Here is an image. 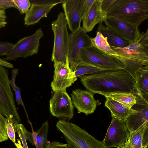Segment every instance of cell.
<instances>
[{"label": "cell", "mask_w": 148, "mask_h": 148, "mask_svg": "<svg viewBox=\"0 0 148 148\" xmlns=\"http://www.w3.org/2000/svg\"><path fill=\"white\" fill-rule=\"evenodd\" d=\"M80 78L87 90L105 97L114 93L131 92L136 84L132 76L123 69L101 71Z\"/></svg>", "instance_id": "6da1fadb"}, {"label": "cell", "mask_w": 148, "mask_h": 148, "mask_svg": "<svg viewBox=\"0 0 148 148\" xmlns=\"http://www.w3.org/2000/svg\"><path fill=\"white\" fill-rule=\"evenodd\" d=\"M111 47L117 54L115 57L124 64L123 69L136 81V72L148 66V29L141 33L136 41L125 47Z\"/></svg>", "instance_id": "7a4b0ae2"}, {"label": "cell", "mask_w": 148, "mask_h": 148, "mask_svg": "<svg viewBox=\"0 0 148 148\" xmlns=\"http://www.w3.org/2000/svg\"><path fill=\"white\" fill-rule=\"evenodd\" d=\"M107 12V15L138 27L148 18V0H116Z\"/></svg>", "instance_id": "3957f363"}, {"label": "cell", "mask_w": 148, "mask_h": 148, "mask_svg": "<svg viewBox=\"0 0 148 148\" xmlns=\"http://www.w3.org/2000/svg\"><path fill=\"white\" fill-rule=\"evenodd\" d=\"M56 126L57 130L62 133L67 144L73 148H108L103 141L98 140L68 121L60 120Z\"/></svg>", "instance_id": "277c9868"}, {"label": "cell", "mask_w": 148, "mask_h": 148, "mask_svg": "<svg viewBox=\"0 0 148 148\" xmlns=\"http://www.w3.org/2000/svg\"><path fill=\"white\" fill-rule=\"evenodd\" d=\"M54 41L51 60L54 63H60L69 66L68 56L69 35L64 13L60 12L57 19L51 24Z\"/></svg>", "instance_id": "5b68a950"}, {"label": "cell", "mask_w": 148, "mask_h": 148, "mask_svg": "<svg viewBox=\"0 0 148 148\" xmlns=\"http://www.w3.org/2000/svg\"><path fill=\"white\" fill-rule=\"evenodd\" d=\"M0 65V112L13 124L21 122L10 83L8 70Z\"/></svg>", "instance_id": "8992f818"}, {"label": "cell", "mask_w": 148, "mask_h": 148, "mask_svg": "<svg viewBox=\"0 0 148 148\" xmlns=\"http://www.w3.org/2000/svg\"><path fill=\"white\" fill-rule=\"evenodd\" d=\"M79 59L80 63L103 70L123 69L125 67L123 63L116 57L108 54L92 46L81 49Z\"/></svg>", "instance_id": "52a82bcc"}, {"label": "cell", "mask_w": 148, "mask_h": 148, "mask_svg": "<svg viewBox=\"0 0 148 148\" xmlns=\"http://www.w3.org/2000/svg\"><path fill=\"white\" fill-rule=\"evenodd\" d=\"M43 35L42 31L40 28L32 35L20 39L14 44L5 59L15 60L19 58H24L36 54L38 51L40 39Z\"/></svg>", "instance_id": "ba28073f"}, {"label": "cell", "mask_w": 148, "mask_h": 148, "mask_svg": "<svg viewBox=\"0 0 148 148\" xmlns=\"http://www.w3.org/2000/svg\"><path fill=\"white\" fill-rule=\"evenodd\" d=\"M69 35V63L70 69L74 73L77 67L80 63L79 55L81 49L92 45L91 38L81 27Z\"/></svg>", "instance_id": "9c48e42d"}, {"label": "cell", "mask_w": 148, "mask_h": 148, "mask_svg": "<svg viewBox=\"0 0 148 148\" xmlns=\"http://www.w3.org/2000/svg\"><path fill=\"white\" fill-rule=\"evenodd\" d=\"M71 98L66 90L54 92L49 102V110L53 116L69 121L74 116Z\"/></svg>", "instance_id": "30bf717a"}, {"label": "cell", "mask_w": 148, "mask_h": 148, "mask_svg": "<svg viewBox=\"0 0 148 148\" xmlns=\"http://www.w3.org/2000/svg\"><path fill=\"white\" fill-rule=\"evenodd\" d=\"M112 118L103 141L108 148H118L127 142L130 132L125 121L119 120L113 116Z\"/></svg>", "instance_id": "8fae6325"}, {"label": "cell", "mask_w": 148, "mask_h": 148, "mask_svg": "<svg viewBox=\"0 0 148 148\" xmlns=\"http://www.w3.org/2000/svg\"><path fill=\"white\" fill-rule=\"evenodd\" d=\"M85 0H63L62 6L67 25L73 33L80 27L84 16Z\"/></svg>", "instance_id": "7c38bea8"}, {"label": "cell", "mask_w": 148, "mask_h": 148, "mask_svg": "<svg viewBox=\"0 0 148 148\" xmlns=\"http://www.w3.org/2000/svg\"><path fill=\"white\" fill-rule=\"evenodd\" d=\"M136 96V103L131 108L137 112L129 116L125 122L130 132L134 131L148 122V101L145 100L135 88L132 92Z\"/></svg>", "instance_id": "4fadbf2b"}, {"label": "cell", "mask_w": 148, "mask_h": 148, "mask_svg": "<svg viewBox=\"0 0 148 148\" xmlns=\"http://www.w3.org/2000/svg\"><path fill=\"white\" fill-rule=\"evenodd\" d=\"M103 22L115 34L130 43L136 41L140 36L138 27L128 25L114 16L107 15Z\"/></svg>", "instance_id": "5bb4252c"}, {"label": "cell", "mask_w": 148, "mask_h": 148, "mask_svg": "<svg viewBox=\"0 0 148 148\" xmlns=\"http://www.w3.org/2000/svg\"><path fill=\"white\" fill-rule=\"evenodd\" d=\"M94 94L88 91L77 89L73 90L71 94L72 102L73 107L79 113L86 115L93 113L97 106L101 104L99 100H95Z\"/></svg>", "instance_id": "9a60e30c"}, {"label": "cell", "mask_w": 148, "mask_h": 148, "mask_svg": "<svg viewBox=\"0 0 148 148\" xmlns=\"http://www.w3.org/2000/svg\"><path fill=\"white\" fill-rule=\"evenodd\" d=\"M62 0L34 1L28 11L25 13L24 24L27 26L38 23L43 17H47L48 14L54 6Z\"/></svg>", "instance_id": "2e32d148"}, {"label": "cell", "mask_w": 148, "mask_h": 148, "mask_svg": "<svg viewBox=\"0 0 148 148\" xmlns=\"http://www.w3.org/2000/svg\"><path fill=\"white\" fill-rule=\"evenodd\" d=\"M53 79L51 86L54 92L66 90L77 79L69 66L60 63L54 64Z\"/></svg>", "instance_id": "e0dca14e"}, {"label": "cell", "mask_w": 148, "mask_h": 148, "mask_svg": "<svg viewBox=\"0 0 148 148\" xmlns=\"http://www.w3.org/2000/svg\"><path fill=\"white\" fill-rule=\"evenodd\" d=\"M102 0H95L89 11L82 19L83 29L86 32L93 30L96 25L103 22L107 15V12L101 8Z\"/></svg>", "instance_id": "ac0fdd59"}, {"label": "cell", "mask_w": 148, "mask_h": 148, "mask_svg": "<svg viewBox=\"0 0 148 148\" xmlns=\"http://www.w3.org/2000/svg\"><path fill=\"white\" fill-rule=\"evenodd\" d=\"M105 106L110 110L112 117L121 121H126L128 117L137 110L127 107L111 98L105 97Z\"/></svg>", "instance_id": "d6986e66"}, {"label": "cell", "mask_w": 148, "mask_h": 148, "mask_svg": "<svg viewBox=\"0 0 148 148\" xmlns=\"http://www.w3.org/2000/svg\"><path fill=\"white\" fill-rule=\"evenodd\" d=\"M127 142L134 148H147L148 122L130 134Z\"/></svg>", "instance_id": "ffe728a7"}, {"label": "cell", "mask_w": 148, "mask_h": 148, "mask_svg": "<svg viewBox=\"0 0 148 148\" xmlns=\"http://www.w3.org/2000/svg\"><path fill=\"white\" fill-rule=\"evenodd\" d=\"M97 31L99 32L104 37L106 38L110 47L124 48L130 44L120 38L109 28L104 25L102 22L99 23Z\"/></svg>", "instance_id": "44dd1931"}, {"label": "cell", "mask_w": 148, "mask_h": 148, "mask_svg": "<svg viewBox=\"0 0 148 148\" xmlns=\"http://www.w3.org/2000/svg\"><path fill=\"white\" fill-rule=\"evenodd\" d=\"M135 88L139 95L148 101V66H145L136 73Z\"/></svg>", "instance_id": "7402d4cb"}, {"label": "cell", "mask_w": 148, "mask_h": 148, "mask_svg": "<svg viewBox=\"0 0 148 148\" xmlns=\"http://www.w3.org/2000/svg\"><path fill=\"white\" fill-rule=\"evenodd\" d=\"M92 46L109 55L116 56L117 54L112 49L107 39L99 32L94 38H91Z\"/></svg>", "instance_id": "603a6c76"}, {"label": "cell", "mask_w": 148, "mask_h": 148, "mask_svg": "<svg viewBox=\"0 0 148 148\" xmlns=\"http://www.w3.org/2000/svg\"><path fill=\"white\" fill-rule=\"evenodd\" d=\"M49 126L47 121L35 132L34 144L36 148H46L48 144L47 135Z\"/></svg>", "instance_id": "cb8c5ba5"}, {"label": "cell", "mask_w": 148, "mask_h": 148, "mask_svg": "<svg viewBox=\"0 0 148 148\" xmlns=\"http://www.w3.org/2000/svg\"><path fill=\"white\" fill-rule=\"evenodd\" d=\"M106 97H110L130 108H131L136 103V96L132 92L114 93Z\"/></svg>", "instance_id": "d4e9b609"}, {"label": "cell", "mask_w": 148, "mask_h": 148, "mask_svg": "<svg viewBox=\"0 0 148 148\" xmlns=\"http://www.w3.org/2000/svg\"><path fill=\"white\" fill-rule=\"evenodd\" d=\"M11 73L12 77L11 79L10 80V86L14 92L15 99L18 105H21L23 107L28 119V121L29 123L30 122L29 121L28 114L21 98L20 88L18 87L15 84V81L16 76L18 73V69H13Z\"/></svg>", "instance_id": "484cf974"}, {"label": "cell", "mask_w": 148, "mask_h": 148, "mask_svg": "<svg viewBox=\"0 0 148 148\" xmlns=\"http://www.w3.org/2000/svg\"><path fill=\"white\" fill-rule=\"evenodd\" d=\"M105 70L88 64L80 63L77 67L74 73L75 76L80 77L87 74H91L100 71Z\"/></svg>", "instance_id": "4316f807"}, {"label": "cell", "mask_w": 148, "mask_h": 148, "mask_svg": "<svg viewBox=\"0 0 148 148\" xmlns=\"http://www.w3.org/2000/svg\"><path fill=\"white\" fill-rule=\"evenodd\" d=\"M14 8L22 14H25L29 9L31 4L29 0H13Z\"/></svg>", "instance_id": "83f0119b"}, {"label": "cell", "mask_w": 148, "mask_h": 148, "mask_svg": "<svg viewBox=\"0 0 148 148\" xmlns=\"http://www.w3.org/2000/svg\"><path fill=\"white\" fill-rule=\"evenodd\" d=\"M15 132L17 133L22 143L23 148H28L25 134L26 129L22 124H13Z\"/></svg>", "instance_id": "f1b7e54d"}, {"label": "cell", "mask_w": 148, "mask_h": 148, "mask_svg": "<svg viewBox=\"0 0 148 148\" xmlns=\"http://www.w3.org/2000/svg\"><path fill=\"white\" fill-rule=\"evenodd\" d=\"M8 119L4 116L0 112V143L8 139L6 126Z\"/></svg>", "instance_id": "f546056e"}, {"label": "cell", "mask_w": 148, "mask_h": 148, "mask_svg": "<svg viewBox=\"0 0 148 148\" xmlns=\"http://www.w3.org/2000/svg\"><path fill=\"white\" fill-rule=\"evenodd\" d=\"M6 130L8 138L15 144L16 142L15 131L12 122L8 119Z\"/></svg>", "instance_id": "4dcf8cb0"}, {"label": "cell", "mask_w": 148, "mask_h": 148, "mask_svg": "<svg viewBox=\"0 0 148 148\" xmlns=\"http://www.w3.org/2000/svg\"><path fill=\"white\" fill-rule=\"evenodd\" d=\"M14 44L8 42H0V56H6L11 50Z\"/></svg>", "instance_id": "1f68e13d"}, {"label": "cell", "mask_w": 148, "mask_h": 148, "mask_svg": "<svg viewBox=\"0 0 148 148\" xmlns=\"http://www.w3.org/2000/svg\"><path fill=\"white\" fill-rule=\"evenodd\" d=\"M46 148H73L68 144H64L59 141L48 142Z\"/></svg>", "instance_id": "d6a6232c"}, {"label": "cell", "mask_w": 148, "mask_h": 148, "mask_svg": "<svg viewBox=\"0 0 148 148\" xmlns=\"http://www.w3.org/2000/svg\"><path fill=\"white\" fill-rule=\"evenodd\" d=\"M116 1V0H102L101 8L102 11L105 12H107Z\"/></svg>", "instance_id": "836d02e7"}, {"label": "cell", "mask_w": 148, "mask_h": 148, "mask_svg": "<svg viewBox=\"0 0 148 148\" xmlns=\"http://www.w3.org/2000/svg\"><path fill=\"white\" fill-rule=\"evenodd\" d=\"M5 10L0 7V30L7 24Z\"/></svg>", "instance_id": "e575fe53"}, {"label": "cell", "mask_w": 148, "mask_h": 148, "mask_svg": "<svg viewBox=\"0 0 148 148\" xmlns=\"http://www.w3.org/2000/svg\"><path fill=\"white\" fill-rule=\"evenodd\" d=\"M0 7L5 10L9 8H14L13 0H0Z\"/></svg>", "instance_id": "d590c367"}, {"label": "cell", "mask_w": 148, "mask_h": 148, "mask_svg": "<svg viewBox=\"0 0 148 148\" xmlns=\"http://www.w3.org/2000/svg\"><path fill=\"white\" fill-rule=\"evenodd\" d=\"M94 0H85L84 5L83 17L86 16L89 11Z\"/></svg>", "instance_id": "8d00e7d4"}, {"label": "cell", "mask_w": 148, "mask_h": 148, "mask_svg": "<svg viewBox=\"0 0 148 148\" xmlns=\"http://www.w3.org/2000/svg\"><path fill=\"white\" fill-rule=\"evenodd\" d=\"M25 134L26 140H29L33 145L34 146L32 132H29L26 129Z\"/></svg>", "instance_id": "74e56055"}, {"label": "cell", "mask_w": 148, "mask_h": 148, "mask_svg": "<svg viewBox=\"0 0 148 148\" xmlns=\"http://www.w3.org/2000/svg\"><path fill=\"white\" fill-rule=\"evenodd\" d=\"M118 148H134L127 142L123 145Z\"/></svg>", "instance_id": "f35d334b"}, {"label": "cell", "mask_w": 148, "mask_h": 148, "mask_svg": "<svg viewBox=\"0 0 148 148\" xmlns=\"http://www.w3.org/2000/svg\"><path fill=\"white\" fill-rule=\"evenodd\" d=\"M17 142L14 145L17 148H23L22 146L21 141L19 139H17Z\"/></svg>", "instance_id": "ab89813d"}]
</instances>
